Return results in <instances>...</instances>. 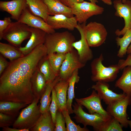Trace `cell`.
Listing matches in <instances>:
<instances>
[{
  "instance_id": "1f68e13d",
  "label": "cell",
  "mask_w": 131,
  "mask_h": 131,
  "mask_svg": "<svg viewBox=\"0 0 131 131\" xmlns=\"http://www.w3.org/2000/svg\"><path fill=\"white\" fill-rule=\"evenodd\" d=\"M123 127L120 123L112 116L103 122L98 131H123Z\"/></svg>"
},
{
  "instance_id": "f35d334b",
  "label": "cell",
  "mask_w": 131,
  "mask_h": 131,
  "mask_svg": "<svg viewBox=\"0 0 131 131\" xmlns=\"http://www.w3.org/2000/svg\"><path fill=\"white\" fill-rule=\"evenodd\" d=\"M10 63L5 57L1 54L0 55V75L4 72L8 67Z\"/></svg>"
},
{
  "instance_id": "d590c367",
  "label": "cell",
  "mask_w": 131,
  "mask_h": 131,
  "mask_svg": "<svg viewBox=\"0 0 131 131\" xmlns=\"http://www.w3.org/2000/svg\"><path fill=\"white\" fill-rule=\"evenodd\" d=\"M15 117L0 113V127H9L13 124Z\"/></svg>"
},
{
  "instance_id": "d4e9b609",
  "label": "cell",
  "mask_w": 131,
  "mask_h": 131,
  "mask_svg": "<svg viewBox=\"0 0 131 131\" xmlns=\"http://www.w3.org/2000/svg\"><path fill=\"white\" fill-rule=\"evenodd\" d=\"M60 80L58 76L53 81L47 83L45 90L40 99V107L41 113L49 110L51 100V93L55 86Z\"/></svg>"
},
{
  "instance_id": "bcb514c9",
  "label": "cell",
  "mask_w": 131,
  "mask_h": 131,
  "mask_svg": "<svg viewBox=\"0 0 131 131\" xmlns=\"http://www.w3.org/2000/svg\"><path fill=\"white\" fill-rule=\"evenodd\" d=\"M121 0L122 2H123V3H124L125 2V1L127 0Z\"/></svg>"
},
{
  "instance_id": "60d3db41",
  "label": "cell",
  "mask_w": 131,
  "mask_h": 131,
  "mask_svg": "<svg viewBox=\"0 0 131 131\" xmlns=\"http://www.w3.org/2000/svg\"><path fill=\"white\" fill-rule=\"evenodd\" d=\"M2 130L3 131H29V129H18L13 127L11 128L9 127H4L2 128Z\"/></svg>"
},
{
  "instance_id": "30bf717a",
  "label": "cell",
  "mask_w": 131,
  "mask_h": 131,
  "mask_svg": "<svg viewBox=\"0 0 131 131\" xmlns=\"http://www.w3.org/2000/svg\"><path fill=\"white\" fill-rule=\"evenodd\" d=\"M85 65L80 61L77 52L74 49L66 53L59 69L60 80H68L75 71L83 68Z\"/></svg>"
},
{
  "instance_id": "f1b7e54d",
  "label": "cell",
  "mask_w": 131,
  "mask_h": 131,
  "mask_svg": "<svg viewBox=\"0 0 131 131\" xmlns=\"http://www.w3.org/2000/svg\"><path fill=\"white\" fill-rule=\"evenodd\" d=\"M0 53L5 57L12 61L24 55L18 48L5 43L0 42Z\"/></svg>"
},
{
  "instance_id": "e0dca14e",
  "label": "cell",
  "mask_w": 131,
  "mask_h": 131,
  "mask_svg": "<svg viewBox=\"0 0 131 131\" xmlns=\"http://www.w3.org/2000/svg\"><path fill=\"white\" fill-rule=\"evenodd\" d=\"M31 35L30 39L25 46L18 48L24 55L30 53L37 46L44 44L47 33L40 29L30 27Z\"/></svg>"
},
{
  "instance_id": "74e56055",
  "label": "cell",
  "mask_w": 131,
  "mask_h": 131,
  "mask_svg": "<svg viewBox=\"0 0 131 131\" xmlns=\"http://www.w3.org/2000/svg\"><path fill=\"white\" fill-rule=\"evenodd\" d=\"M118 65L120 70L128 66H131V53L129 54L125 60L120 59L118 62Z\"/></svg>"
},
{
  "instance_id": "44dd1931",
  "label": "cell",
  "mask_w": 131,
  "mask_h": 131,
  "mask_svg": "<svg viewBox=\"0 0 131 131\" xmlns=\"http://www.w3.org/2000/svg\"><path fill=\"white\" fill-rule=\"evenodd\" d=\"M69 85V80H60L55 86L58 104V110L62 112L67 110L66 107L67 96Z\"/></svg>"
},
{
  "instance_id": "9c48e42d",
  "label": "cell",
  "mask_w": 131,
  "mask_h": 131,
  "mask_svg": "<svg viewBox=\"0 0 131 131\" xmlns=\"http://www.w3.org/2000/svg\"><path fill=\"white\" fill-rule=\"evenodd\" d=\"M75 100L78 104L85 107L90 114L98 113L102 115L106 121L112 117L103 108L101 104L102 99L94 90L89 96L83 98H75Z\"/></svg>"
},
{
  "instance_id": "ee69618b",
  "label": "cell",
  "mask_w": 131,
  "mask_h": 131,
  "mask_svg": "<svg viewBox=\"0 0 131 131\" xmlns=\"http://www.w3.org/2000/svg\"><path fill=\"white\" fill-rule=\"evenodd\" d=\"M90 2L95 3H97L98 2V0H89Z\"/></svg>"
},
{
  "instance_id": "f546056e",
  "label": "cell",
  "mask_w": 131,
  "mask_h": 131,
  "mask_svg": "<svg viewBox=\"0 0 131 131\" xmlns=\"http://www.w3.org/2000/svg\"><path fill=\"white\" fill-rule=\"evenodd\" d=\"M115 41L117 46L120 47L117 56L123 58L125 55L127 48L131 42V29L127 31L122 37H117Z\"/></svg>"
},
{
  "instance_id": "3957f363",
  "label": "cell",
  "mask_w": 131,
  "mask_h": 131,
  "mask_svg": "<svg viewBox=\"0 0 131 131\" xmlns=\"http://www.w3.org/2000/svg\"><path fill=\"white\" fill-rule=\"evenodd\" d=\"M104 60L103 54H101L91 63V78L93 82L101 81L108 83L113 82L117 78L120 70L118 64L106 67L102 63Z\"/></svg>"
},
{
  "instance_id": "603a6c76",
  "label": "cell",
  "mask_w": 131,
  "mask_h": 131,
  "mask_svg": "<svg viewBox=\"0 0 131 131\" xmlns=\"http://www.w3.org/2000/svg\"><path fill=\"white\" fill-rule=\"evenodd\" d=\"M123 69L122 74L116 82L115 86L126 95L131 96V66H127Z\"/></svg>"
},
{
  "instance_id": "9a60e30c",
  "label": "cell",
  "mask_w": 131,
  "mask_h": 131,
  "mask_svg": "<svg viewBox=\"0 0 131 131\" xmlns=\"http://www.w3.org/2000/svg\"><path fill=\"white\" fill-rule=\"evenodd\" d=\"M18 21L26 24L29 27L41 29L47 33H52L55 32V30L43 19L32 13L27 8L23 11Z\"/></svg>"
},
{
  "instance_id": "7c38bea8",
  "label": "cell",
  "mask_w": 131,
  "mask_h": 131,
  "mask_svg": "<svg viewBox=\"0 0 131 131\" xmlns=\"http://www.w3.org/2000/svg\"><path fill=\"white\" fill-rule=\"evenodd\" d=\"M131 104V96L126 95L123 99L114 104L107 106L106 111L116 119L125 128L129 126L126 110L128 105Z\"/></svg>"
},
{
  "instance_id": "8fae6325",
  "label": "cell",
  "mask_w": 131,
  "mask_h": 131,
  "mask_svg": "<svg viewBox=\"0 0 131 131\" xmlns=\"http://www.w3.org/2000/svg\"><path fill=\"white\" fill-rule=\"evenodd\" d=\"M113 3L115 10V15L123 18L125 24L122 29L116 30L115 33L118 36L123 35L127 31L131 29V1L127 0L123 3L120 0H115Z\"/></svg>"
},
{
  "instance_id": "ba28073f",
  "label": "cell",
  "mask_w": 131,
  "mask_h": 131,
  "mask_svg": "<svg viewBox=\"0 0 131 131\" xmlns=\"http://www.w3.org/2000/svg\"><path fill=\"white\" fill-rule=\"evenodd\" d=\"M72 106L73 113L75 114L73 118L76 122L82 123L84 127L90 126L93 127L94 130L98 131L101 124L106 121L102 115L98 113L90 114L86 112L82 109V106L77 103H74Z\"/></svg>"
},
{
  "instance_id": "7a4b0ae2",
  "label": "cell",
  "mask_w": 131,
  "mask_h": 131,
  "mask_svg": "<svg viewBox=\"0 0 131 131\" xmlns=\"http://www.w3.org/2000/svg\"><path fill=\"white\" fill-rule=\"evenodd\" d=\"M75 40L74 36L67 31L47 33L44 44L47 54L52 53L66 54L72 51L74 49L72 44Z\"/></svg>"
},
{
  "instance_id": "7402d4cb",
  "label": "cell",
  "mask_w": 131,
  "mask_h": 131,
  "mask_svg": "<svg viewBox=\"0 0 131 131\" xmlns=\"http://www.w3.org/2000/svg\"><path fill=\"white\" fill-rule=\"evenodd\" d=\"M55 125L49 110L41 113L35 125L30 129V131H55Z\"/></svg>"
},
{
  "instance_id": "6da1fadb",
  "label": "cell",
  "mask_w": 131,
  "mask_h": 131,
  "mask_svg": "<svg viewBox=\"0 0 131 131\" xmlns=\"http://www.w3.org/2000/svg\"><path fill=\"white\" fill-rule=\"evenodd\" d=\"M47 55L44 44L12 61L0 75V101L31 103L34 99L31 79L40 60Z\"/></svg>"
},
{
  "instance_id": "e575fe53",
  "label": "cell",
  "mask_w": 131,
  "mask_h": 131,
  "mask_svg": "<svg viewBox=\"0 0 131 131\" xmlns=\"http://www.w3.org/2000/svg\"><path fill=\"white\" fill-rule=\"evenodd\" d=\"M65 123V118L62 112L58 110L56 116L55 131H66Z\"/></svg>"
},
{
  "instance_id": "d6a6232c",
  "label": "cell",
  "mask_w": 131,
  "mask_h": 131,
  "mask_svg": "<svg viewBox=\"0 0 131 131\" xmlns=\"http://www.w3.org/2000/svg\"><path fill=\"white\" fill-rule=\"evenodd\" d=\"M62 112L64 117L66 124V131H89V130L86 127H81L77 125L71 119L67 110H63Z\"/></svg>"
},
{
  "instance_id": "d6986e66",
  "label": "cell",
  "mask_w": 131,
  "mask_h": 131,
  "mask_svg": "<svg viewBox=\"0 0 131 131\" xmlns=\"http://www.w3.org/2000/svg\"><path fill=\"white\" fill-rule=\"evenodd\" d=\"M31 82L34 98L40 99L45 90L47 83L45 77L38 67L33 74Z\"/></svg>"
},
{
  "instance_id": "52a82bcc",
  "label": "cell",
  "mask_w": 131,
  "mask_h": 131,
  "mask_svg": "<svg viewBox=\"0 0 131 131\" xmlns=\"http://www.w3.org/2000/svg\"><path fill=\"white\" fill-rule=\"evenodd\" d=\"M85 37L90 47H98L105 42L107 32L102 24L96 22H90L85 26Z\"/></svg>"
},
{
  "instance_id": "7bdbcfd3",
  "label": "cell",
  "mask_w": 131,
  "mask_h": 131,
  "mask_svg": "<svg viewBox=\"0 0 131 131\" xmlns=\"http://www.w3.org/2000/svg\"><path fill=\"white\" fill-rule=\"evenodd\" d=\"M126 53L128 54L131 53V44H130L128 46L127 49Z\"/></svg>"
},
{
  "instance_id": "836d02e7",
  "label": "cell",
  "mask_w": 131,
  "mask_h": 131,
  "mask_svg": "<svg viewBox=\"0 0 131 131\" xmlns=\"http://www.w3.org/2000/svg\"><path fill=\"white\" fill-rule=\"evenodd\" d=\"M51 93V102L49 107V110L53 123L55 125L56 115L58 110L59 106L56 92L54 88L52 90Z\"/></svg>"
},
{
  "instance_id": "5b68a950",
  "label": "cell",
  "mask_w": 131,
  "mask_h": 131,
  "mask_svg": "<svg viewBox=\"0 0 131 131\" xmlns=\"http://www.w3.org/2000/svg\"><path fill=\"white\" fill-rule=\"evenodd\" d=\"M31 35L30 27L26 24L17 21L12 22L4 32L2 39L12 45L20 47L22 43L30 38Z\"/></svg>"
},
{
  "instance_id": "8992f818",
  "label": "cell",
  "mask_w": 131,
  "mask_h": 131,
  "mask_svg": "<svg viewBox=\"0 0 131 131\" xmlns=\"http://www.w3.org/2000/svg\"><path fill=\"white\" fill-rule=\"evenodd\" d=\"M72 14L78 24L86 23L87 20L95 15L102 14L104 8L96 3L85 1L74 3L71 7Z\"/></svg>"
},
{
  "instance_id": "4dcf8cb0",
  "label": "cell",
  "mask_w": 131,
  "mask_h": 131,
  "mask_svg": "<svg viewBox=\"0 0 131 131\" xmlns=\"http://www.w3.org/2000/svg\"><path fill=\"white\" fill-rule=\"evenodd\" d=\"M49 63L54 71L59 75L60 68L65 59L66 54L52 53L47 54Z\"/></svg>"
},
{
  "instance_id": "f6af8a7d",
  "label": "cell",
  "mask_w": 131,
  "mask_h": 131,
  "mask_svg": "<svg viewBox=\"0 0 131 131\" xmlns=\"http://www.w3.org/2000/svg\"><path fill=\"white\" fill-rule=\"evenodd\" d=\"M128 124L130 128H131V120L128 121Z\"/></svg>"
},
{
  "instance_id": "ac0fdd59",
  "label": "cell",
  "mask_w": 131,
  "mask_h": 131,
  "mask_svg": "<svg viewBox=\"0 0 131 131\" xmlns=\"http://www.w3.org/2000/svg\"><path fill=\"white\" fill-rule=\"evenodd\" d=\"M26 0H12L0 1V8L9 13L11 17L18 21L23 11L27 8Z\"/></svg>"
},
{
  "instance_id": "ffe728a7",
  "label": "cell",
  "mask_w": 131,
  "mask_h": 131,
  "mask_svg": "<svg viewBox=\"0 0 131 131\" xmlns=\"http://www.w3.org/2000/svg\"><path fill=\"white\" fill-rule=\"evenodd\" d=\"M47 5L49 15L62 14L69 17L74 16L71 8L63 4L59 0H42Z\"/></svg>"
},
{
  "instance_id": "484cf974",
  "label": "cell",
  "mask_w": 131,
  "mask_h": 131,
  "mask_svg": "<svg viewBox=\"0 0 131 131\" xmlns=\"http://www.w3.org/2000/svg\"><path fill=\"white\" fill-rule=\"evenodd\" d=\"M78 70L77 69L75 71L68 79L66 107L70 114L73 113L72 106L73 100L75 98L74 87L75 84L79 82L80 78L78 75Z\"/></svg>"
},
{
  "instance_id": "ab89813d",
  "label": "cell",
  "mask_w": 131,
  "mask_h": 131,
  "mask_svg": "<svg viewBox=\"0 0 131 131\" xmlns=\"http://www.w3.org/2000/svg\"><path fill=\"white\" fill-rule=\"evenodd\" d=\"M65 6L71 8V6L74 3H80L84 1V0H59Z\"/></svg>"
},
{
  "instance_id": "4316f807",
  "label": "cell",
  "mask_w": 131,
  "mask_h": 131,
  "mask_svg": "<svg viewBox=\"0 0 131 131\" xmlns=\"http://www.w3.org/2000/svg\"><path fill=\"white\" fill-rule=\"evenodd\" d=\"M29 8L33 14L42 18L46 22L48 16L47 6L42 0H26Z\"/></svg>"
},
{
  "instance_id": "5bb4252c",
  "label": "cell",
  "mask_w": 131,
  "mask_h": 131,
  "mask_svg": "<svg viewBox=\"0 0 131 131\" xmlns=\"http://www.w3.org/2000/svg\"><path fill=\"white\" fill-rule=\"evenodd\" d=\"M91 88L97 91L101 99L107 106L114 104L124 98L126 95L123 92L118 94L114 92L109 89V85L107 83L102 82H96Z\"/></svg>"
},
{
  "instance_id": "2e32d148",
  "label": "cell",
  "mask_w": 131,
  "mask_h": 131,
  "mask_svg": "<svg viewBox=\"0 0 131 131\" xmlns=\"http://www.w3.org/2000/svg\"><path fill=\"white\" fill-rule=\"evenodd\" d=\"M46 22L55 30L63 28L73 31L78 24L75 16L69 17L62 14L48 15Z\"/></svg>"
},
{
  "instance_id": "83f0119b",
  "label": "cell",
  "mask_w": 131,
  "mask_h": 131,
  "mask_svg": "<svg viewBox=\"0 0 131 131\" xmlns=\"http://www.w3.org/2000/svg\"><path fill=\"white\" fill-rule=\"evenodd\" d=\"M27 105L22 103L0 101V113L15 117L21 109Z\"/></svg>"
},
{
  "instance_id": "b9f144b4",
  "label": "cell",
  "mask_w": 131,
  "mask_h": 131,
  "mask_svg": "<svg viewBox=\"0 0 131 131\" xmlns=\"http://www.w3.org/2000/svg\"><path fill=\"white\" fill-rule=\"evenodd\" d=\"M104 3L109 5H112V2L111 0H100Z\"/></svg>"
},
{
  "instance_id": "277c9868",
  "label": "cell",
  "mask_w": 131,
  "mask_h": 131,
  "mask_svg": "<svg viewBox=\"0 0 131 131\" xmlns=\"http://www.w3.org/2000/svg\"><path fill=\"white\" fill-rule=\"evenodd\" d=\"M39 100L34 98L31 103L22 110L13 124V127L30 130L35 125L41 114L40 105H38Z\"/></svg>"
},
{
  "instance_id": "cb8c5ba5",
  "label": "cell",
  "mask_w": 131,
  "mask_h": 131,
  "mask_svg": "<svg viewBox=\"0 0 131 131\" xmlns=\"http://www.w3.org/2000/svg\"><path fill=\"white\" fill-rule=\"evenodd\" d=\"M38 68L44 76L47 83L52 82L59 76L52 68L49 61L47 55L40 60Z\"/></svg>"
},
{
  "instance_id": "8d00e7d4",
  "label": "cell",
  "mask_w": 131,
  "mask_h": 131,
  "mask_svg": "<svg viewBox=\"0 0 131 131\" xmlns=\"http://www.w3.org/2000/svg\"><path fill=\"white\" fill-rule=\"evenodd\" d=\"M12 22L10 17H6L3 20H0V40L2 39L4 31Z\"/></svg>"
},
{
  "instance_id": "4fadbf2b",
  "label": "cell",
  "mask_w": 131,
  "mask_h": 131,
  "mask_svg": "<svg viewBox=\"0 0 131 131\" xmlns=\"http://www.w3.org/2000/svg\"><path fill=\"white\" fill-rule=\"evenodd\" d=\"M86 23L78 24L76 28L80 33L81 39L78 41L74 42L72 44L73 47L77 50L80 60L85 64L88 61L91 60L93 57L92 52L85 37L84 27Z\"/></svg>"
}]
</instances>
